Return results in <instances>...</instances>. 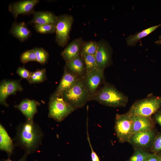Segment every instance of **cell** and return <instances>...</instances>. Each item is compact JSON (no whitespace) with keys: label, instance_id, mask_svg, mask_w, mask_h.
Wrapping results in <instances>:
<instances>
[{"label":"cell","instance_id":"6da1fadb","mask_svg":"<svg viewBox=\"0 0 161 161\" xmlns=\"http://www.w3.org/2000/svg\"><path fill=\"white\" fill-rule=\"evenodd\" d=\"M44 134L39 126L26 121L19 124L14 138L15 146L21 148L27 154L35 152L41 145Z\"/></svg>","mask_w":161,"mask_h":161},{"label":"cell","instance_id":"7a4b0ae2","mask_svg":"<svg viewBox=\"0 0 161 161\" xmlns=\"http://www.w3.org/2000/svg\"><path fill=\"white\" fill-rule=\"evenodd\" d=\"M92 100L109 107H124L128 102V98L114 85L105 82L97 92L89 97V101Z\"/></svg>","mask_w":161,"mask_h":161},{"label":"cell","instance_id":"3957f363","mask_svg":"<svg viewBox=\"0 0 161 161\" xmlns=\"http://www.w3.org/2000/svg\"><path fill=\"white\" fill-rule=\"evenodd\" d=\"M64 100L74 110L83 107L89 101V95L83 79L79 78L70 89L62 93Z\"/></svg>","mask_w":161,"mask_h":161},{"label":"cell","instance_id":"277c9868","mask_svg":"<svg viewBox=\"0 0 161 161\" xmlns=\"http://www.w3.org/2000/svg\"><path fill=\"white\" fill-rule=\"evenodd\" d=\"M161 107V97H149L134 102L126 113L130 116L151 117Z\"/></svg>","mask_w":161,"mask_h":161},{"label":"cell","instance_id":"5b68a950","mask_svg":"<svg viewBox=\"0 0 161 161\" xmlns=\"http://www.w3.org/2000/svg\"><path fill=\"white\" fill-rule=\"evenodd\" d=\"M48 116L61 122L74 110L64 99L62 94L54 92L49 98Z\"/></svg>","mask_w":161,"mask_h":161},{"label":"cell","instance_id":"8992f818","mask_svg":"<svg viewBox=\"0 0 161 161\" xmlns=\"http://www.w3.org/2000/svg\"><path fill=\"white\" fill-rule=\"evenodd\" d=\"M73 18L71 15L64 14L58 16L55 24V42L58 46L64 47L67 44Z\"/></svg>","mask_w":161,"mask_h":161},{"label":"cell","instance_id":"52a82bcc","mask_svg":"<svg viewBox=\"0 0 161 161\" xmlns=\"http://www.w3.org/2000/svg\"><path fill=\"white\" fill-rule=\"evenodd\" d=\"M114 130L119 142H128L133 134V121L127 113L116 114L115 117Z\"/></svg>","mask_w":161,"mask_h":161},{"label":"cell","instance_id":"ba28073f","mask_svg":"<svg viewBox=\"0 0 161 161\" xmlns=\"http://www.w3.org/2000/svg\"><path fill=\"white\" fill-rule=\"evenodd\" d=\"M82 79L89 93V99L97 92L102 84L105 82L104 70L97 68L87 72Z\"/></svg>","mask_w":161,"mask_h":161},{"label":"cell","instance_id":"9c48e42d","mask_svg":"<svg viewBox=\"0 0 161 161\" xmlns=\"http://www.w3.org/2000/svg\"><path fill=\"white\" fill-rule=\"evenodd\" d=\"M157 134L153 129L132 134L128 142L135 149L145 150L151 148Z\"/></svg>","mask_w":161,"mask_h":161},{"label":"cell","instance_id":"30bf717a","mask_svg":"<svg viewBox=\"0 0 161 161\" xmlns=\"http://www.w3.org/2000/svg\"><path fill=\"white\" fill-rule=\"evenodd\" d=\"M97 42L98 47L95 56L98 68L104 70L112 63V49L105 40H101Z\"/></svg>","mask_w":161,"mask_h":161},{"label":"cell","instance_id":"8fae6325","mask_svg":"<svg viewBox=\"0 0 161 161\" xmlns=\"http://www.w3.org/2000/svg\"><path fill=\"white\" fill-rule=\"evenodd\" d=\"M39 2V0H24L16 1L9 5L8 10L14 18L16 19L20 14H32L35 11V7Z\"/></svg>","mask_w":161,"mask_h":161},{"label":"cell","instance_id":"7c38bea8","mask_svg":"<svg viewBox=\"0 0 161 161\" xmlns=\"http://www.w3.org/2000/svg\"><path fill=\"white\" fill-rule=\"evenodd\" d=\"M23 89L18 80H4L0 85V104L8 106L6 99L10 95L15 94L18 91H21Z\"/></svg>","mask_w":161,"mask_h":161},{"label":"cell","instance_id":"4fadbf2b","mask_svg":"<svg viewBox=\"0 0 161 161\" xmlns=\"http://www.w3.org/2000/svg\"><path fill=\"white\" fill-rule=\"evenodd\" d=\"M84 42L81 37L75 39L61 52V55L66 62L71 61L80 55Z\"/></svg>","mask_w":161,"mask_h":161},{"label":"cell","instance_id":"5bb4252c","mask_svg":"<svg viewBox=\"0 0 161 161\" xmlns=\"http://www.w3.org/2000/svg\"><path fill=\"white\" fill-rule=\"evenodd\" d=\"M40 105V103L35 100L25 99L15 107L24 114L26 121L33 122V117L37 112V107Z\"/></svg>","mask_w":161,"mask_h":161},{"label":"cell","instance_id":"9a60e30c","mask_svg":"<svg viewBox=\"0 0 161 161\" xmlns=\"http://www.w3.org/2000/svg\"><path fill=\"white\" fill-rule=\"evenodd\" d=\"M64 69L81 79L84 78L86 72L84 61L80 55L71 61L66 62Z\"/></svg>","mask_w":161,"mask_h":161},{"label":"cell","instance_id":"2e32d148","mask_svg":"<svg viewBox=\"0 0 161 161\" xmlns=\"http://www.w3.org/2000/svg\"><path fill=\"white\" fill-rule=\"evenodd\" d=\"M131 117L133 121V134L154 129V122L151 117Z\"/></svg>","mask_w":161,"mask_h":161},{"label":"cell","instance_id":"e0dca14e","mask_svg":"<svg viewBox=\"0 0 161 161\" xmlns=\"http://www.w3.org/2000/svg\"><path fill=\"white\" fill-rule=\"evenodd\" d=\"M33 17L28 22L29 24L40 25L48 24H55L58 16L53 13L48 11H35L32 13Z\"/></svg>","mask_w":161,"mask_h":161},{"label":"cell","instance_id":"ac0fdd59","mask_svg":"<svg viewBox=\"0 0 161 161\" xmlns=\"http://www.w3.org/2000/svg\"><path fill=\"white\" fill-rule=\"evenodd\" d=\"M9 33L21 42H23L27 40L31 35L30 30L28 29L24 22H13Z\"/></svg>","mask_w":161,"mask_h":161},{"label":"cell","instance_id":"d6986e66","mask_svg":"<svg viewBox=\"0 0 161 161\" xmlns=\"http://www.w3.org/2000/svg\"><path fill=\"white\" fill-rule=\"evenodd\" d=\"M79 79L75 75L64 69L63 75L55 92L62 94L64 92L72 86Z\"/></svg>","mask_w":161,"mask_h":161},{"label":"cell","instance_id":"ffe728a7","mask_svg":"<svg viewBox=\"0 0 161 161\" xmlns=\"http://www.w3.org/2000/svg\"><path fill=\"white\" fill-rule=\"evenodd\" d=\"M13 141L3 126L0 124V149L6 152L10 156L13 153Z\"/></svg>","mask_w":161,"mask_h":161},{"label":"cell","instance_id":"44dd1931","mask_svg":"<svg viewBox=\"0 0 161 161\" xmlns=\"http://www.w3.org/2000/svg\"><path fill=\"white\" fill-rule=\"evenodd\" d=\"M160 25V24H159L152 26L134 35H130L126 39L127 45L131 46H134L140 39L151 33Z\"/></svg>","mask_w":161,"mask_h":161},{"label":"cell","instance_id":"7402d4cb","mask_svg":"<svg viewBox=\"0 0 161 161\" xmlns=\"http://www.w3.org/2000/svg\"><path fill=\"white\" fill-rule=\"evenodd\" d=\"M47 76L45 68L31 72L30 76L27 80L30 84L39 83L46 80Z\"/></svg>","mask_w":161,"mask_h":161},{"label":"cell","instance_id":"603a6c76","mask_svg":"<svg viewBox=\"0 0 161 161\" xmlns=\"http://www.w3.org/2000/svg\"><path fill=\"white\" fill-rule=\"evenodd\" d=\"M98 47V42L94 41H84L80 54L95 55Z\"/></svg>","mask_w":161,"mask_h":161},{"label":"cell","instance_id":"cb8c5ba5","mask_svg":"<svg viewBox=\"0 0 161 161\" xmlns=\"http://www.w3.org/2000/svg\"><path fill=\"white\" fill-rule=\"evenodd\" d=\"M80 55L84 61L86 72L98 68L95 55L84 54Z\"/></svg>","mask_w":161,"mask_h":161},{"label":"cell","instance_id":"d4e9b609","mask_svg":"<svg viewBox=\"0 0 161 161\" xmlns=\"http://www.w3.org/2000/svg\"><path fill=\"white\" fill-rule=\"evenodd\" d=\"M33 27L37 32L41 34L53 33L55 32L56 26L54 24L34 25Z\"/></svg>","mask_w":161,"mask_h":161},{"label":"cell","instance_id":"484cf974","mask_svg":"<svg viewBox=\"0 0 161 161\" xmlns=\"http://www.w3.org/2000/svg\"><path fill=\"white\" fill-rule=\"evenodd\" d=\"M132 156L127 161H145L151 153L140 149H134Z\"/></svg>","mask_w":161,"mask_h":161},{"label":"cell","instance_id":"4316f807","mask_svg":"<svg viewBox=\"0 0 161 161\" xmlns=\"http://www.w3.org/2000/svg\"><path fill=\"white\" fill-rule=\"evenodd\" d=\"M36 54V61L41 64H44L47 61L49 58L48 52L41 47H36L33 49Z\"/></svg>","mask_w":161,"mask_h":161},{"label":"cell","instance_id":"83f0119b","mask_svg":"<svg viewBox=\"0 0 161 161\" xmlns=\"http://www.w3.org/2000/svg\"><path fill=\"white\" fill-rule=\"evenodd\" d=\"M37 57L33 49L27 50L23 53L20 56L21 61L26 64L31 61H36Z\"/></svg>","mask_w":161,"mask_h":161},{"label":"cell","instance_id":"f1b7e54d","mask_svg":"<svg viewBox=\"0 0 161 161\" xmlns=\"http://www.w3.org/2000/svg\"><path fill=\"white\" fill-rule=\"evenodd\" d=\"M151 149L154 153L161 151V133L157 134Z\"/></svg>","mask_w":161,"mask_h":161},{"label":"cell","instance_id":"f546056e","mask_svg":"<svg viewBox=\"0 0 161 161\" xmlns=\"http://www.w3.org/2000/svg\"><path fill=\"white\" fill-rule=\"evenodd\" d=\"M17 73L21 78L27 80L29 78L31 72L26 69L24 67H19L16 71Z\"/></svg>","mask_w":161,"mask_h":161},{"label":"cell","instance_id":"4dcf8cb0","mask_svg":"<svg viewBox=\"0 0 161 161\" xmlns=\"http://www.w3.org/2000/svg\"><path fill=\"white\" fill-rule=\"evenodd\" d=\"M87 136L88 141L91 149V158L92 161H100L99 157L95 152L94 151L90 141L89 136L88 125H86Z\"/></svg>","mask_w":161,"mask_h":161},{"label":"cell","instance_id":"1f68e13d","mask_svg":"<svg viewBox=\"0 0 161 161\" xmlns=\"http://www.w3.org/2000/svg\"><path fill=\"white\" fill-rule=\"evenodd\" d=\"M145 161H161V157L156 153L151 154Z\"/></svg>","mask_w":161,"mask_h":161},{"label":"cell","instance_id":"d6a6232c","mask_svg":"<svg viewBox=\"0 0 161 161\" xmlns=\"http://www.w3.org/2000/svg\"><path fill=\"white\" fill-rule=\"evenodd\" d=\"M154 119L161 127V109L159 110L154 114Z\"/></svg>","mask_w":161,"mask_h":161},{"label":"cell","instance_id":"836d02e7","mask_svg":"<svg viewBox=\"0 0 161 161\" xmlns=\"http://www.w3.org/2000/svg\"><path fill=\"white\" fill-rule=\"evenodd\" d=\"M27 154L25 153L23 157L18 161H25ZM3 161H13L10 159H7L3 160Z\"/></svg>","mask_w":161,"mask_h":161},{"label":"cell","instance_id":"e575fe53","mask_svg":"<svg viewBox=\"0 0 161 161\" xmlns=\"http://www.w3.org/2000/svg\"><path fill=\"white\" fill-rule=\"evenodd\" d=\"M155 43L157 44H161V35L159 37L158 40L156 41Z\"/></svg>","mask_w":161,"mask_h":161}]
</instances>
